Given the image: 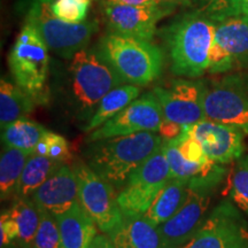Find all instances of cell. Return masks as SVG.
<instances>
[{
    "label": "cell",
    "instance_id": "d590c367",
    "mask_svg": "<svg viewBox=\"0 0 248 248\" xmlns=\"http://www.w3.org/2000/svg\"><path fill=\"white\" fill-rule=\"evenodd\" d=\"M107 2H113V4H121L126 6H135V7H161L163 6L159 0H104ZM166 7V6H164Z\"/></svg>",
    "mask_w": 248,
    "mask_h": 248
},
{
    "label": "cell",
    "instance_id": "8d00e7d4",
    "mask_svg": "<svg viewBox=\"0 0 248 248\" xmlns=\"http://www.w3.org/2000/svg\"><path fill=\"white\" fill-rule=\"evenodd\" d=\"M89 248H114L113 244L110 243L109 238L105 234H97V237L93 239Z\"/></svg>",
    "mask_w": 248,
    "mask_h": 248
},
{
    "label": "cell",
    "instance_id": "4dcf8cb0",
    "mask_svg": "<svg viewBox=\"0 0 248 248\" xmlns=\"http://www.w3.org/2000/svg\"><path fill=\"white\" fill-rule=\"evenodd\" d=\"M93 0H53L52 12L60 20L68 23H82L88 20Z\"/></svg>",
    "mask_w": 248,
    "mask_h": 248
},
{
    "label": "cell",
    "instance_id": "836d02e7",
    "mask_svg": "<svg viewBox=\"0 0 248 248\" xmlns=\"http://www.w3.org/2000/svg\"><path fill=\"white\" fill-rule=\"evenodd\" d=\"M17 226L9 208L2 210L0 215V246L11 248L17 243Z\"/></svg>",
    "mask_w": 248,
    "mask_h": 248
},
{
    "label": "cell",
    "instance_id": "3957f363",
    "mask_svg": "<svg viewBox=\"0 0 248 248\" xmlns=\"http://www.w3.org/2000/svg\"><path fill=\"white\" fill-rule=\"evenodd\" d=\"M121 84H124L122 78L95 48L79 49L69 60L67 98L80 120L91 119L101 99Z\"/></svg>",
    "mask_w": 248,
    "mask_h": 248
},
{
    "label": "cell",
    "instance_id": "1f68e13d",
    "mask_svg": "<svg viewBox=\"0 0 248 248\" xmlns=\"http://www.w3.org/2000/svg\"><path fill=\"white\" fill-rule=\"evenodd\" d=\"M33 248H62L61 235L55 216L40 209V221Z\"/></svg>",
    "mask_w": 248,
    "mask_h": 248
},
{
    "label": "cell",
    "instance_id": "ffe728a7",
    "mask_svg": "<svg viewBox=\"0 0 248 248\" xmlns=\"http://www.w3.org/2000/svg\"><path fill=\"white\" fill-rule=\"evenodd\" d=\"M140 94V86L132 84H121L113 89L101 99L97 110L89 120L84 131L92 132L100 128L105 123L116 116L128 105L137 99Z\"/></svg>",
    "mask_w": 248,
    "mask_h": 248
},
{
    "label": "cell",
    "instance_id": "83f0119b",
    "mask_svg": "<svg viewBox=\"0 0 248 248\" xmlns=\"http://www.w3.org/2000/svg\"><path fill=\"white\" fill-rule=\"evenodd\" d=\"M229 198L248 216V154L235 161L228 178Z\"/></svg>",
    "mask_w": 248,
    "mask_h": 248
},
{
    "label": "cell",
    "instance_id": "6da1fadb",
    "mask_svg": "<svg viewBox=\"0 0 248 248\" xmlns=\"http://www.w3.org/2000/svg\"><path fill=\"white\" fill-rule=\"evenodd\" d=\"M176 76L199 78L208 73L209 53L215 36V22L197 11L179 15L161 30Z\"/></svg>",
    "mask_w": 248,
    "mask_h": 248
},
{
    "label": "cell",
    "instance_id": "7402d4cb",
    "mask_svg": "<svg viewBox=\"0 0 248 248\" xmlns=\"http://www.w3.org/2000/svg\"><path fill=\"white\" fill-rule=\"evenodd\" d=\"M36 102L15 83L2 77L0 80V126L5 128L15 121L28 117Z\"/></svg>",
    "mask_w": 248,
    "mask_h": 248
},
{
    "label": "cell",
    "instance_id": "44dd1931",
    "mask_svg": "<svg viewBox=\"0 0 248 248\" xmlns=\"http://www.w3.org/2000/svg\"><path fill=\"white\" fill-rule=\"evenodd\" d=\"M188 182L171 178L155 198L153 203L145 213V216L159 226L167 222L181 209L187 194Z\"/></svg>",
    "mask_w": 248,
    "mask_h": 248
},
{
    "label": "cell",
    "instance_id": "ba28073f",
    "mask_svg": "<svg viewBox=\"0 0 248 248\" xmlns=\"http://www.w3.org/2000/svg\"><path fill=\"white\" fill-rule=\"evenodd\" d=\"M206 120L232 125L248 135V73L237 71L206 80Z\"/></svg>",
    "mask_w": 248,
    "mask_h": 248
},
{
    "label": "cell",
    "instance_id": "f35d334b",
    "mask_svg": "<svg viewBox=\"0 0 248 248\" xmlns=\"http://www.w3.org/2000/svg\"><path fill=\"white\" fill-rule=\"evenodd\" d=\"M243 14L248 16V0H243Z\"/></svg>",
    "mask_w": 248,
    "mask_h": 248
},
{
    "label": "cell",
    "instance_id": "ab89813d",
    "mask_svg": "<svg viewBox=\"0 0 248 248\" xmlns=\"http://www.w3.org/2000/svg\"><path fill=\"white\" fill-rule=\"evenodd\" d=\"M11 248H33V247H28V246H21V245H17V244H15L13 247H11Z\"/></svg>",
    "mask_w": 248,
    "mask_h": 248
},
{
    "label": "cell",
    "instance_id": "52a82bcc",
    "mask_svg": "<svg viewBox=\"0 0 248 248\" xmlns=\"http://www.w3.org/2000/svg\"><path fill=\"white\" fill-rule=\"evenodd\" d=\"M53 0H30L26 21L36 27L49 51L70 60L79 49L88 47L90 40L99 30L97 20L82 23H68L52 12Z\"/></svg>",
    "mask_w": 248,
    "mask_h": 248
},
{
    "label": "cell",
    "instance_id": "484cf974",
    "mask_svg": "<svg viewBox=\"0 0 248 248\" xmlns=\"http://www.w3.org/2000/svg\"><path fill=\"white\" fill-rule=\"evenodd\" d=\"M17 226V245L33 247L40 221V209L31 197H16L9 207Z\"/></svg>",
    "mask_w": 248,
    "mask_h": 248
},
{
    "label": "cell",
    "instance_id": "8fae6325",
    "mask_svg": "<svg viewBox=\"0 0 248 248\" xmlns=\"http://www.w3.org/2000/svg\"><path fill=\"white\" fill-rule=\"evenodd\" d=\"M248 70V16L244 14L215 23L209 53L212 75Z\"/></svg>",
    "mask_w": 248,
    "mask_h": 248
},
{
    "label": "cell",
    "instance_id": "603a6c76",
    "mask_svg": "<svg viewBox=\"0 0 248 248\" xmlns=\"http://www.w3.org/2000/svg\"><path fill=\"white\" fill-rule=\"evenodd\" d=\"M31 152L2 147L0 156V198L1 201L17 197L18 184Z\"/></svg>",
    "mask_w": 248,
    "mask_h": 248
},
{
    "label": "cell",
    "instance_id": "e0dca14e",
    "mask_svg": "<svg viewBox=\"0 0 248 248\" xmlns=\"http://www.w3.org/2000/svg\"><path fill=\"white\" fill-rule=\"evenodd\" d=\"M39 209L53 216L62 215L78 200V184L73 167L64 163L31 197Z\"/></svg>",
    "mask_w": 248,
    "mask_h": 248
},
{
    "label": "cell",
    "instance_id": "f546056e",
    "mask_svg": "<svg viewBox=\"0 0 248 248\" xmlns=\"http://www.w3.org/2000/svg\"><path fill=\"white\" fill-rule=\"evenodd\" d=\"M33 153L51 157L61 163L73 162V155L69 147V142L64 137L57 133L47 131L40 139Z\"/></svg>",
    "mask_w": 248,
    "mask_h": 248
},
{
    "label": "cell",
    "instance_id": "5bb4252c",
    "mask_svg": "<svg viewBox=\"0 0 248 248\" xmlns=\"http://www.w3.org/2000/svg\"><path fill=\"white\" fill-rule=\"evenodd\" d=\"M163 120L162 109L154 92L145 93L104 125L92 131L89 142L138 132H157Z\"/></svg>",
    "mask_w": 248,
    "mask_h": 248
},
{
    "label": "cell",
    "instance_id": "30bf717a",
    "mask_svg": "<svg viewBox=\"0 0 248 248\" xmlns=\"http://www.w3.org/2000/svg\"><path fill=\"white\" fill-rule=\"evenodd\" d=\"M170 179L169 163L161 147L130 176L124 187L117 193V202L122 213H146Z\"/></svg>",
    "mask_w": 248,
    "mask_h": 248
},
{
    "label": "cell",
    "instance_id": "7c38bea8",
    "mask_svg": "<svg viewBox=\"0 0 248 248\" xmlns=\"http://www.w3.org/2000/svg\"><path fill=\"white\" fill-rule=\"evenodd\" d=\"M183 248H248V223L238 207L223 200Z\"/></svg>",
    "mask_w": 248,
    "mask_h": 248
},
{
    "label": "cell",
    "instance_id": "5b68a950",
    "mask_svg": "<svg viewBox=\"0 0 248 248\" xmlns=\"http://www.w3.org/2000/svg\"><path fill=\"white\" fill-rule=\"evenodd\" d=\"M228 170L221 164L188 181L187 194L181 209L171 218L157 226L166 248H183L197 233L207 218L209 204L222 185Z\"/></svg>",
    "mask_w": 248,
    "mask_h": 248
},
{
    "label": "cell",
    "instance_id": "cb8c5ba5",
    "mask_svg": "<svg viewBox=\"0 0 248 248\" xmlns=\"http://www.w3.org/2000/svg\"><path fill=\"white\" fill-rule=\"evenodd\" d=\"M62 164L64 163L44 156V155L31 154L28 157L22 176H21L17 197H32L37 188L44 184Z\"/></svg>",
    "mask_w": 248,
    "mask_h": 248
},
{
    "label": "cell",
    "instance_id": "4316f807",
    "mask_svg": "<svg viewBox=\"0 0 248 248\" xmlns=\"http://www.w3.org/2000/svg\"><path fill=\"white\" fill-rule=\"evenodd\" d=\"M162 148L166 154L167 161L169 163L170 172H171V178L182 179V181L188 182L195 176L200 175L212 168L215 163L210 166H203V164L191 162L183 156L178 150L177 142L176 141H163Z\"/></svg>",
    "mask_w": 248,
    "mask_h": 248
},
{
    "label": "cell",
    "instance_id": "74e56055",
    "mask_svg": "<svg viewBox=\"0 0 248 248\" xmlns=\"http://www.w3.org/2000/svg\"><path fill=\"white\" fill-rule=\"evenodd\" d=\"M159 1L166 7H177V6H181L185 2V0H159Z\"/></svg>",
    "mask_w": 248,
    "mask_h": 248
},
{
    "label": "cell",
    "instance_id": "d6986e66",
    "mask_svg": "<svg viewBox=\"0 0 248 248\" xmlns=\"http://www.w3.org/2000/svg\"><path fill=\"white\" fill-rule=\"evenodd\" d=\"M55 218L60 230L62 248H89L97 237V224L79 202Z\"/></svg>",
    "mask_w": 248,
    "mask_h": 248
},
{
    "label": "cell",
    "instance_id": "4fadbf2b",
    "mask_svg": "<svg viewBox=\"0 0 248 248\" xmlns=\"http://www.w3.org/2000/svg\"><path fill=\"white\" fill-rule=\"evenodd\" d=\"M153 92L160 102L164 120L182 125H193L206 120L204 79L177 78L169 86H156Z\"/></svg>",
    "mask_w": 248,
    "mask_h": 248
},
{
    "label": "cell",
    "instance_id": "f1b7e54d",
    "mask_svg": "<svg viewBox=\"0 0 248 248\" xmlns=\"http://www.w3.org/2000/svg\"><path fill=\"white\" fill-rule=\"evenodd\" d=\"M192 5L215 23L243 14V0H192Z\"/></svg>",
    "mask_w": 248,
    "mask_h": 248
},
{
    "label": "cell",
    "instance_id": "d4e9b609",
    "mask_svg": "<svg viewBox=\"0 0 248 248\" xmlns=\"http://www.w3.org/2000/svg\"><path fill=\"white\" fill-rule=\"evenodd\" d=\"M48 130L42 124L23 117L1 129L4 147H13L33 153L40 139Z\"/></svg>",
    "mask_w": 248,
    "mask_h": 248
},
{
    "label": "cell",
    "instance_id": "8992f818",
    "mask_svg": "<svg viewBox=\"0 0 248 248\" xmlns=\"http://www.w3.org/2000/svg\"><path fill=\"white\" fill-rule=\"evenodd\" d=\"M39 31L26 21L8 55V66L15 84L36 105L49 101V55Z\"/></svg>",
    "mask_w": 248,
    "mask_h": 248
},
{
    "label": "cell",
    "instance_id": "9a60e30c",
    "mask_svg": "<svg viewBox=\"0 0 248 248\" xmlns=\"http://www.w3.org/2000/svg\"><path fill=\"white\" fill-rule=\"evenodd\" d=\"M102 14L108 31L121 36L153 40L157 23L173 12L172 7H135L102 0Z\"/></svg>",
    "mask_w": 248,
    "mask_h": 248
},
{
    "label": "cell",
    "instance_id": "e575fe53",
    "mask_svg": "<svg viewBox=\"0 0 248 248\" xmlns=\"http://www.w3.org/2000/svg\"><path fill=\"white\" fill-rule=\"evenodd\" d=\"M184 132L185 125H182V124L179 123L171 122V121L167 120H163V122L161 123L160 125L159 131H157L163 141L178 140V139L184 135Z\"/></svg>",
    "mask_w": 248,
    "mask_h": 248
},
{
    "label": "cell",
    "instance_id": "2e32d148",
    "mask_svg": "<svg viewBox=\"0 0 248 248\" xmlns=\"http://www.w3.org/2000/svg\"><path fill=\"white\" fill-rule=\"evenodd\" d=\"M185 130L200 142L213 163L229 164L244 155V138L246 135L234 126L204 120L193 125H185Z\"/></svg>",
    "mask_w": 248,
    "mask_h": 248
},
{
    "label": "cell",
    "instance_id": "277c9868",
    "mask_svg": "<svg viewBox=\"0 0 248 248\" xmlns=\"http://www.w3.org/2000/svg\"><path fill=\"white\" fill-rule=\"evenodd\" d=\"M95 49L125 84L148 85L162 75L164 53L152 40L108 31L99 39Z\"/></svg>",
    "mask_w": 248,
    "mask_h": 248
},
{
    "label": "cell",
    "instance_id": "7a4b0ae2",
    "mask_svg": "<svg viewBox=\"0 0 248 248\" xmlns=\"http://www.w3.org/2000/svg\"><path fill=\"white\" fill-rule=\"evenodd\" d=\"M162 145L159 133L151 131L100 139L86 147V163L119 193L130 176Z\"/></svg>",
    "mask_w": 248,
    "mask_h": 248
},
{
    "label": "cell",
    "instance_id": "ac0fdd59",
    "mask_svg": "<svg viewBox=\"0 0 248 248\" xmlns=\"http://www.w3.org/2000/svg\"><path fill=\"white\" fill-rule=\"evenodd\" d=\"M107 237L114 248H166L157 226L145 214H123L122 221Z\"/></svg>",
    "mask_w": 248,
    "mask_h": 248
},
{
    "label": "cell",
    "instance_id": "d6a6232c",
    "mask_svg": "<svg viewBox=\"0 0 248 248\" xmlns=\"http://www.w3.org/2000/svg\"><path fill=\"white\" fill-rule=\"evenodd\" d=\"M173 141L177 142L178 150L186 160L191 161V162L203 164V166H210V164H213L212 161L208 159V156L204 153L200 142L195 140L192 136L188 135V133L186 132V130L184 135H183L178 140Z\"/></svg>",
    "mask_w": 248,
    "mask_h": 248
},
{
    "label": "cell",
    "instance_id": "9c48e42d",
    "mask_svg": "<svg viewBox=\"0 0 248 248\" xmlns=\"http://www.w3.org/2000/svg\"><path fill=\"white\" fill-rule=\"evenodd\" d=\"M78 184V200L83 209L104 233L113 230L123 218L113 186L93 171L86 161L73 160L70 163Z\"/></svg>",
    "mask_w": 248,
    "mask_h": 248
}]
</instances>
